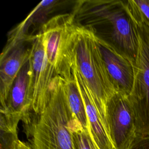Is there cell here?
<instances>
[{
    "instance_id": "e0dca14e",
    "label": "cell",
    "mask_w": 149,
    "mask_h": 149,
    "mask_svg": "<svg viewBox=\"0 0 149 149\" xmlns=\"http://www.w3.org/2000/svg\"><path fill=\"white\" fill-rule=\"evenodd\" d=\"M129 149H149V137H137Z\"/></svg>"
},
{
    "instance_id": "5bb4252c",
    "label": "cell",
    "mask_w": 149,
    "mask_h": 149,
    "mask_svg": "<svg viewBox=\"0 0 149 149\" xmlns=\"http://www.w3.org/2000/svg\"><path fill=\"white\" fill-rule=\"evenodd\" d=\"M70 130L73 149H99L91 139L90 133L86 131L73 118L70 121Z\"/></svg>"
},
{
    "instance_id": "5b68a950",
    "label": "cell",
    "mask_w": 149,
    "mask_h": 149,
    "mask_svg": "<svg viewBox=\"0 0 149 149\" xmlns=\"http://www.w3.org/2000/svg\"><path fill=\"white\" fill-rule=\"evenodd\" d=\"M76 23L74 13L59 14L49 19L39 29L45 52L57 74L68 62Z\"/></svg>"
},
{
    "instance_id": "8992f818",
    "label": "cell",
    "mask_w": 149,
    "mask_h": 149,
    "mask_svg": "<svg viewBox=\"0 0 149 149\" xmlns=\"http://www.w3.org/2000/svg\"><path fill=\"white\" fill-rule=\"evenodd\" d=\"M29 62L32 112L39 114L45 109L49 101L52 83L58 74L47 59L38 34H34Z\"/></svg>"
},
{
    "instance_id": "8fae6325",
    "label": "cell",
    "mask_w": 149,
    "mask_h": 149,
    "mask_svg": "<svg viewBox=\"0 0 149 149\" xmlns=\"http://www.w3.org/2000/svg\"><path fill=\"white\" fill-rule=\"evenodd\" d=\"M0 111L24 122L32 112V96L30 89L29 61L23 66L10 88L5 108Z\"/></svg>"
},
{
    "instance_id": "ac0fdd59",
    "label": "cell",
    "mask_w": 149,
    "mask_h": 149,
    "mask_svg": "<svg viewBox=\"0 0 149 149\" xmlns=\"http://www.w3.org/2000/svg\"><path fill=\"white\" fill-rule=\"evenodd\" d=\"M13 149H33L28 143L24 142L19 139L16 140L13 144Z\"/></svg>"
},
{
    "instance_id": "3957f363",
    "label": "cell",
    "mask_w": 149,
    "mask_h": 149,
    "mask_svg": "<svg viewBox=\"0 0 149 149\" xmlns=\"http://www.w3.org/2000/svg\"><path fill=\"white\" fill-rule=\"evenodd\" d=\"M69 56L88 86L107 123V105L117 91L107 73L94 34L77 23Z\"/></svg>"
},
{
    "instance_id": "9a60e30c",
    "label": "cell",
    "mask_w": 149,
    "mask_h": 149,
    "mask_svg": "<svg viewBox=\"0 0 149 149\" xmlns=\"http://www.w3.org/2000/svg\"><path fill=\"white\" fill-rule=\"evenodd\" d=\"M18 125L9 122L0 120V148L1 149H13V144L19 139Z\"/></svg>"
},
{
    "instance_id": "ba28073f",
    "label": "cell",
    "mask_w": 149,
    "mask_h": 149,
    "mask_svg": "<svg viewBox=\"0 0 149 149\" xmlns=\"http://www.w3.org/2000/svg\"><path fill=\"white\" fill-rule=\"evenodd\" d=\"M33 37L34 35L10 36L1 54L0 59L1 108H5L9 93L15 79L23 66L29 60L32 43L30 46L28 45V43L32 40Z\"/></svg>"
},
{
    "instance_id": "4fadbf2b",
    "label": "cell",
    "mask_w": 149,
    "mask_h": 149,
    "mask_svg": "<svg viewBox=\"0 0 149 149\" xmlns=\"http://www.w3.org/2000/svg\"><path fill=\"white\" fill-rule=\"evenodd\" d=\"M63 1H42L29 14L12 33L17 36L26 35V31L32 25L39 26L40 28L47 21L48 16L54 12L58 6Z\"/></svg>"
},
{
    "instance_id": "9c48e42d",
    "label": "cell",
    "mask_w": 149,
    "mask_h": 149,
    "mask_svg": "<svg viewBox=\"0 0 149 149\" xmlns=\"http://www.w3.org/2000/svg\"><path fill=\"white\" fill-rule=\"evenodd\" d=\"M94 36L107 73L116 91L129 96L134 81V63L109 42Z\"/></svg>"
},
{
    "instance_id": "52a82bcc",
    "label": "cell",
    "mask_w": 149,
    "mask_h": 149,
    "mask_svg": "<svg viewBox=\"0 0 149 149\" xmlns=\"http://www.w3.org/2000/svg\"><path fill=\"white\" fill-rule=\"evenodd\" d=\"M106 120L115 149H129L137 137L134 111L127 95L116 92L109 100Z\"/></svg>"
},
{
    "instance_id": "7c38bea8",
    "label": "cell",
    "mask_w": 149,
    "mask_h": 149,
    "mask_svg": "<svg viewBox=\"0 0 149 149\" xmlns=\"http://www.w3.org/2000/svg\"><path fill=\"white\" fill-rule=\"evenodd\" d=\"M58 74L62 79L67 102L73 118L89 132L84 103L75 80L70 61L63 67Z\"/></svg>"
},
{
    "instance_id": "2e32d148",
    "label": "cell",
    "mask_w": 149,
    "mask_h": 149,
    "mask_svg": "<svg viewBox=\"0 0 149 149\" xmlns=\"http://www.w3.org/2000/svg\"><path fill=\"white\" fill-rule=\"evenodd\" d=\"M139 12L149 24V0H133Z\"/></svg>"
},
{
    "instance_id": "6da1fadb",
    "label": "cell",
    "mask_w": 149,
    "mask_h": 149,
    "mask_svg": "<svg viewBox=\"0 0 149 149\" xmlns=\"http://www.w3.org/2000/svg\"><path fill=\"white\" fill-rule=\"evenodd\" d=\"M75 19L79 24L116 47L135 65L138 34L125 1H78Z\"/></svg>"
},
{
    "instance_id": "7a4b0ae2",
    "label": "cell",
    "mask_w": 149,
    "mask_h": 149,
    "mask_svg": "<svg viewBox=\"0 0 149 149\" xmlns=\"http://www.w3.org/2000/svg\"><path fill=\"white\" fill-rule=\"evenodd\" d=\"M69 108L61 76L54 78L49 101L39 114L31 113L23 130L33 149H73Z\"/></svg>"
},
{
    "instance_id": "30bf717a",
    "label": "cell",
    "mask_w": 149,
    "mask_h": 149,
    "mask_svg": "<svg viewBox=\"0 0 149 149\" xmlns=\"http://www.w3.org/2000/svg\"><path fill=\"white\" fill-rule=\"evenodd\" d=\"M70 62L75 80L84 103L91 139L99 149H115L107 123L97 108L88 86L71 59Z\"/></svg>"
},
{
    "instance_id": "277c9868",
    "label": "cell",
    "mask_w": 149,
    "mask_h": 149,
    "mask_svg": "<svg viewBox=\"0 0 149 149\" xmlns=\"http://www.w3.org/2000/svg\"><path fill=\"white\" fill-rule=\"evenodd\" d=\"M125 3L135 23L139 38L134 84L128 97L134 113L137 137H149V24L133 0L125 1Z\"/></svg>"
}]
</instances>
